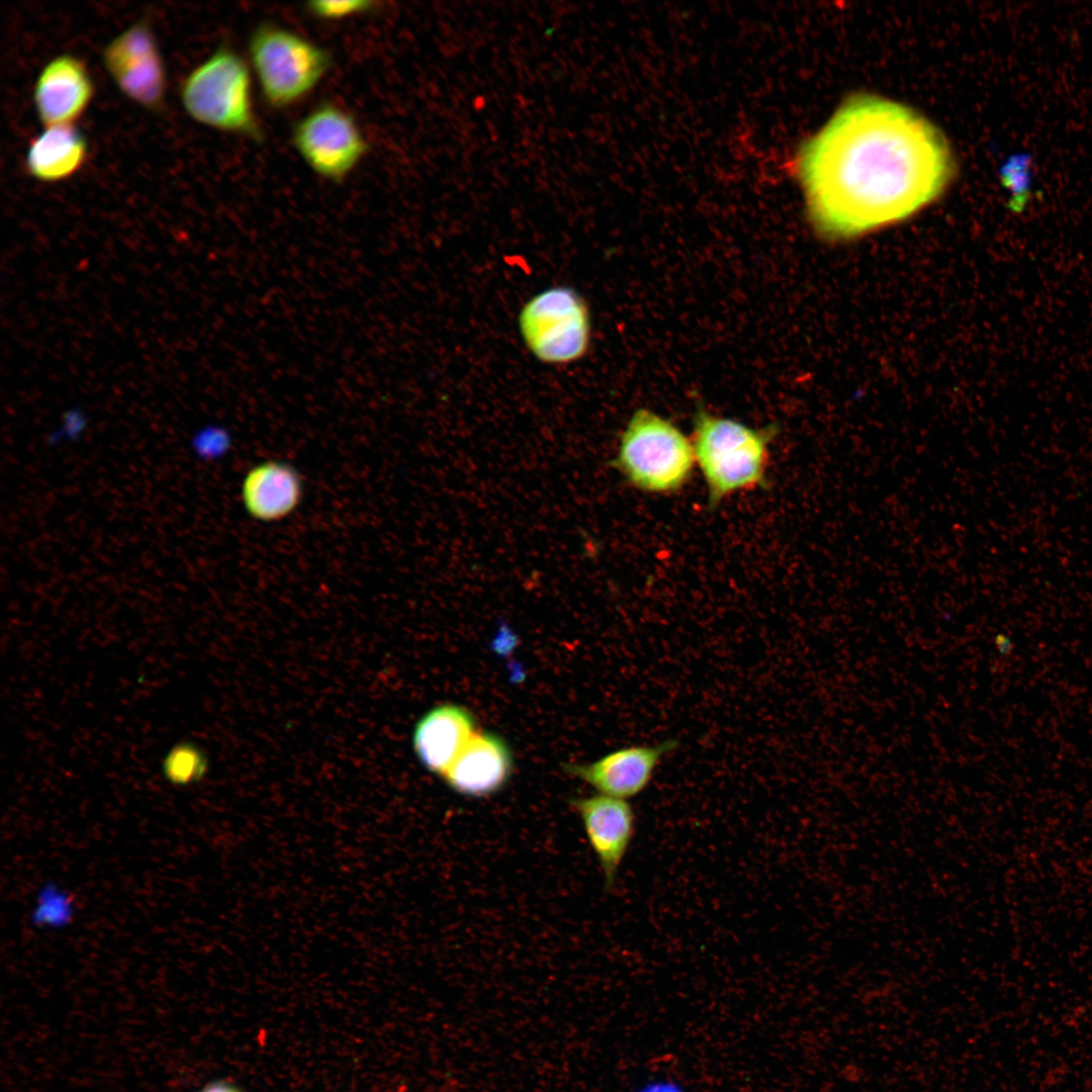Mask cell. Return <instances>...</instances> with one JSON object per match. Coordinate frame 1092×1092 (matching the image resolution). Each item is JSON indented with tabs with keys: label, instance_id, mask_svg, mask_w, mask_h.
Returning a JSON list of instances; mask_svg holds the SVG:
<instances>
[{
	"label": "cell",
	"instance_id": "obj_1",
	"mask_svg": "<svg viewBox=\"0 0 1092 1092\" xmlns=\"http://www.w3.org/2000/svg\"><path fill=\"white\" fill-rule=\"evenodd\" d=\"M796 170L816 233L842 241L934 201L952 179L954 163L943 134L922 115L861 94L802 146Z\"/></svg>",
	"mask_w": 1092,
	"mask_h": 1092
},
{
	"label": "cell",
	"instance_id": "obj_2",
	"mask_svg": "<svg viewBox=\"0 0 1092 1092\" xmlns=\"http://www.w3.org/2000/svg\"><path fill=\"white\" fill-rule=\"evenodd\" d=\"M778 431L777 425L756 429L703 406L696 410L691 441L709 509L736 492L766 485L768 448Z\"/></svg>",
	"mask_w": 1092,
	"mask_h": 1092
},
{
	"label": "cell",
	"instance_id": "obj_3",
	"mask_svg": "<svg viewBox=\"0 0 1092 1092\" xmlns=\"http://www.w3.org/2000/svg\"><path fill=\"white\" fill-rule=\"evenodd\" d=\"M254 80L248 60L222 43L183 80L182 106L203 126L263 143L265 130L254 104Z\"/></svg>",
	"mask_w": 1092,
	"mask_h": 1092
},
{
	"label": "cell",
	"instance_id": "obj_4",
	"mask_svg": "<svg viewBox=\"0 0 1092 1092\" xmlns=\"http://www.w3.org/2000/svg\"><path fill=\"white\" fill-rule=\"evenodd\" d=\"M247 57L263 101L274 110L288 109L306 99L334 65L328 49L269 20L252 29Z\"/></svg>",
	"mask_w": 1092,
	"mask_h": 1092
},
{
	"label": "cell",
	"instance_id": "obj_5",
	"mask_svg": "<svg viewBox=\"0 0 1092 1092\" xmlns=\"http://www.w3.org/2000/svg\"><path fill=\"white\" fill-rule=\"evenodd\" d=\"M696 464L691 438L672 422L647 408L633 413L610 465L633 487L648 493H673Z\"/></svg>",
	"mask_w": 1092,
	"mask_h": 1092
},
{
	"label": "cell",
	"instance_id": "obj_6",
	"mask_svg": "<svg viewBox=\"0 0 1092 1092\" xmlns=\"http://www.w3.org/2000/svg\"><path fill=\"white\" fill-rule=\"evenodd\" d=\"M518 328L526 348L544 364H570L589 349V308L570 286L549 287L532 296L519 311Z\"/></svg>",
	"mask_w": 1092,
	"mask_h": 1092
},
{
	"label": "cell",
	"instance_id": "obj_7",
	"mask_svg": "<svg viewBox=\"0 0 1092 1092\" xmlns=\"http://www.w3.org/2000/svg\"><path fill=\"white\" fill-rule=\"evenodd\" d=\"M291 145L305 166L334 184L346 181L370 152L360 123L346 107L323 100L292 125Z\"/></svg>",
	"mask_w": 1092,
	"mask_h": 1092
},
{
	"label": "cell",
	"instance_id": "obj_8",
	"mask_svg": "<svg viewBox=\"0 0 1092 1092\" xmlns=\"http://www.w3.org/2000/svg\"><path fill=\"white\" fill-rule=\"evenodd\" d=\"M104 69L118 90L142 108L159 112L165 105L166 69L149 17L115 35L102 51Z\"/></svg>",
	"mask_w": 1092,
	"mask_h": 1092
},
{
	"label": "cell",
	"instance_id": "obj_9",
	"mask_svg": "<svg viewBox=\"0 0 1092 1092\" xmlns=\"http://www.w3.org/2000/svg\"><path fill=\"white\" fill-rule=\"evenodd\" d=\"M571 806L598 859L605 889L611 890L635 835L634 809L627 800L599 793L573 798Z\"/></svg>",
	"mask_w": 1092,
	"mask_h": 1092
},
{
	"label": "cell",
	"instance_id": "obj_10",
	"mask_svg": "<svg viewBox=\"0 0 1092 1092\" xmlns=\"http://www.w3.org/2000/svg\"><path fill=\"white\" fill-rule=\"evenodd\" d=\"M678 745L676 739L668 738L654 745L626 746L590 763L567 766V770L599 794L628 800L648 788L662 758Z\"/></svg>",
	"mask_w": 1092,
	"mask_h": 1092
},
{
	"label": "cell",
	"instance_id": "obj_11",
	"mask_svg": "<svg viewBox=\"0 0 1092 1092\" xmlns=\"http://www.w3.org/2000/svg\"><path fill=\"white\" fill-rule=\"evenodd\" d=\"M94 84L85 64L77 57L63 54L50 60L39 72L32 100L36 115L44 127L74 124L88 108Z\"/></svg>",
	"mask_w": 1092,
	"mask_h": 1092
},
{
	"label": "cell",
	"instance_id": "obj_12",
	"mask_svg": "<svg viewBox=\"0 0 1092 1092\" xmlns=\"http://www.w3.org/2000/svg\"><path fill=\"white\" fill-rule=\"evenodd\" d=\"M511 770L506 743L493 734L474 732L442 777L461 795L485 797L504 787Z\"/></svg>",
	"mask_w": 1092,
	"mask_h": 1092
},
{
	"label": "cell",
	"instance_id": "obj_13",
	"mask_svg": "<svg viewBox=\"0 0 1092 1092\" xmlns=\"http://www.w3.org/2000/svg\"><path fill=\"white\" fill-rule=\"evenodd\" d=\"M474 732V721L467 710L441 705L418 722L414 747L423 764L442 777Z\"/></svg>",
	"mask_w": 1092,
	"mask_h": 1092
},
{
	"label": "cell",
	"instance_id": "obj_14",
	"mask_svg": "<svg viewBox=\"0 0 1092 1092\" xmlns=\"http://www.w3.org/2000/svg\"><path fill=\"white\" fill-rule=\"evenodd\" d=\"M302 496V480L289 464L265 461L253 467L242 484L249 515L259 521H278L292 513Z\"/></svg>",
	"mask_w": 1092,
	"mask_h": 1092
},
{
	"label": "cell",
	"instance_id": "obj_15",
	"mask_svg": "<svg viewBox=\"0 0 1092 1092\" xmlns=\"http://www.w3.org/2000/svg\"><path fill=\"white\" fill-rule=\"evenodd\" d=\"M87 155V141L74 124L49 126L30 140L25 169L37 181L56 183L75 175Z\"/></svg>",
	"mask_w": 1092,
	"mask_h": 1092
},
{
	"label": "cell",
	"instance_id": "obj_16",
	"mask_svg": "<svg viewBox=\"0 0 1092 1092\" xmlns=\"http://www.w3.org/2000/svg\"><path fill=\"white\" fill-rule=\"evenodd\" d=\"M1031 157L1028 154L1011 156L1000 169L1003 186L1010 192L1009 209L1014 213L1025 210L1031 197Z\"/></svg>",
	"mask_w": 1092,
	"mask_h": 1092
},
{
	"label": "cell",
	"instance_id": "obj_17",
	"mask_svg": "<svg viewBox=\"0 0 1092 1092\" xmlns=\"http://www.w3.org/2000/svg\"><path fill=\"white\" fill-rule=\"evenodd\" d=\"M379 6L374 0H313L304 3L303 9L317 20L336 22L371 13Z\"/></svg>",
	"mask_w": 1092,
	"mask_h": 1092
},
{
	"label": "cell",
	"instance_id": "obj_18",
	"mask_svg": "<svg viewBox=\"0 0 1092 1092\" xmlns=\"http://www.w3.org/2000/svg\"><path fill=\"white\" fill-rule=\"evenodd\" d=\"M626 1092H689L686 1085L670 1076H653L640 1081Z\"/></svg>",
	"mask_w": 1092,
	"mask_h": 1092
},
{
	"label": "cell",
	"instance_id": "obj_19",
	"mask_svg": "<svg viewBox=\"0 0 1092 1092\" xmlns=\"http://www.w3.org/2000/svg\"><path fill=\"white\" fill-rule=\"evenodd\" d=\"M199 1092H243L238 1086L228 1081H213L205 1085Z\"/></svg>",
	"mask_w": 1092,
	"mask_h": 1092
}]
</instances>
